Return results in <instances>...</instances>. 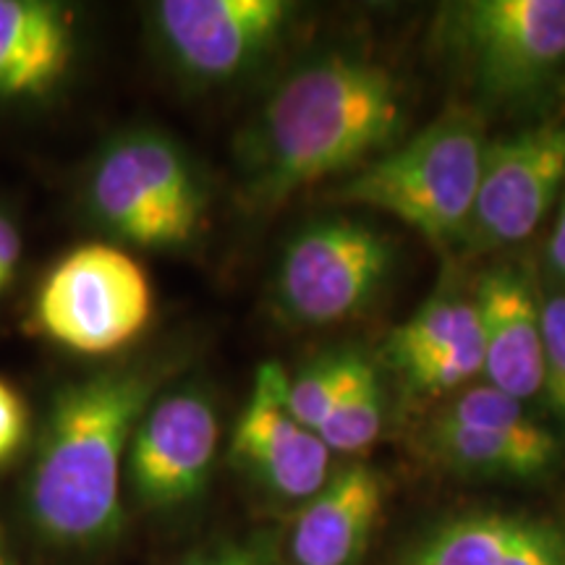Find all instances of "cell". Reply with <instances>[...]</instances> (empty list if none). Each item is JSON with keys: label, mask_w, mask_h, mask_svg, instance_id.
Masks as SVG:
<instances>
[{"label": "cell", "mask_w": 565, "mask_h": 565, "mask_svg": "<svg viewBox=\"0 0 565 565\" xmlns=\"http://www.w3.org/2000/svg\"><path fill=\"white\" fill-rule=\"evenodd\" d=\"M74 58L71 13L45 0H0V100L58 87Z\"/></svg>", "instance_id": "obj_16"}, {"label": "cell", "mask_w": 565, "mask_h": 565, "mask_svg": "<svg viewBox=\"0 0 565 565\" xmlns=\"http://www.w3.org/2000/svg\"><path fill=\"white\" fill-rule=\"evenodd\" d=\"M542 393L565 422V294L540 299Z\"/></svg>", "instance_id": "obj_20"}, {"label": "cell", "mask_w": 565, "mask_h": 565, "mask_svg": "<svg viewBox=\"0 0 565 565\" xmlns=\"http://www.w3.org/2000/svg\"><path fill=\"white\" fill-rule=\"evenodd\" d=\"M487 385L526 401L542 393V320L532 280L515 267H494L477 282Z\"/></svg>", "instance_id": "obj_14"}, {"label": "cell", "mask_w": 565, "mask_h": 565, "mask_svg": "<svg viewBox=\"0 0 565 565\" xmlns=\"http://www.w3.org/2000/svg\"><path fill=\"white\" fill-rule=\"evenodd\" d=\"M186 565H270L263 553L252 547H223L212 555H202Z\"/></svg>", "instance_id": "obj_23"}, {"label": "cell", "mask_w": 565, "mask_h": 565, "mask_svg": "<svg viewBox=\"0 0 565 565\" xmlns=\"http://www.w3.org/2000/svg\"><path fill=\"white\" fill-rule=\"evenodd\" d=\"M160 383L158 366H121L58 393L30 482L40 532L61 545H97L118 532L126 454Z\"/></svg>", "instance_id": "obj_2"}, {"label": "cell", "mask_w": 565, "mask_h": 565, "mask_svg": "<svg viewBox=\"0 0 565 565\" xmlns=\"http://www.w3.org/2000/svg\"><path fill=\"white\" fill-rule=\"evenodd\" d=\"M565 192V124H540L487 141L463 242L494 252L526 242Z\"/></svg>", "instance_id": "obj_8"}, {"label": "cell", "mask_w": 565, "mask_h": 565, "mask_svg": "<svg viewBox=\"0 0 565 565\" xmlns=\"http://www.w3.org/2000/svg\"><path fill=\"white\" fill-rule=\"evenodd\" d=\"M215 406L200 391H175L154 398L129 445V475L147 505H181L204 490L215 461Z\"/></svg>", "instance_id": "obj_12"}, {"label": "cell", "mask_w": 565, "mask_h": 565, "mask_svg": "<svg viewBox=\"0 0 565 565\" xmlns=\"http://www.w3.org/2000/svg\"><path fill=\"white\" fill-rule=\"evenodd\" d=\"M294 13L286 0H162L158 32L173 61L204 82L233 79L278 42Z\"/></svg>", "instance_id": "obj_10"}, {"label": "cell", "mask_w": 565, "mask_h": 565, "mask_svg": "<svg viewBox=\"0 0 565 565\" xmlns=\"http://www.w3.org/2000/svg\"><path fill=\"white\" fill-rule=\"evenodd\" d=\"M395 565H565V526L511 511H466L422 534Z\"/></svg>", "instance_id": "obj_13"}, {"label": "cell", "mask_w": 565, "mask_h": 565, "mask_svg": "<svg viewBox=\"0 0 565 565\" xmlns=\"http://www.w3.org/2000/svg\"><path fill=\"white\" fill-rule=\"evenodd\" d=\"M484 150L477 113L450 108L416 137L353 171L338 200L387 212L435 244L463 242Z\"/></svg>", "instance_id": "obj_3"}, {"label": "cell", "mask_w": 565, "mask_h": 565, "mask_svg": "<svg viewBox=\"0 0 565 565\" xmlns=\"http://www.w3.org/2000/svg\"><path fill=\"white\" fill-rule=\"evenodd\" d=\"M21 259V236L9 217L0 215V294L11 286Z\"/></svg>", "instance_id": "obj_22"}, {"label": "cell", "mask_w": 565, "mask_h": 565, "mask_svg": "<svg viewBox=\"0 0 565 565\" xmlns=\"http://www.w3.org/2000/svg\"><path fill=\"white\" fill-rule=\"evenodd\" d=\"M380 429H383V385L374 364L362 356L349 391L317 429V437L328 445L330 454L359 456L372 448Z\"/></svg>", "instance_id": "obj_18"}, {"label": "cell", "mask_w": 565, "mask_h": 565, "mask_svg": "<svg viewBox=\"0 0 565 565\" xmlns=\"http://www.w3.org/2000/svg\"><path fill=\"white\" fill-rule=\"evenodd\" d=\"M550 265L557 273V278L565 282V192L561 196V210H557V221L553 228V236H550Z\"/></svg>", "instance_id": "obj_24"}, {"label": "cell", "mask_w": 565, "mask_h": 565, "mask_svg": "<svg viewBox=\"0 0 565 565\" xmlns=\"http://www.w3.org/2000/svg\"><path fill=\"white\" fill-rule=\"evenodd\" d=\"M427 450L448 469L492 479L545 477L563 454L545 424L492 385L458 393L429 424Z\"/></svg>", "instance_id": "obj_9"}, {"label": "cell", "mask_w": 565, "mask_h": 565, "mask_svg": "<svg viewBox=\"0 0 565 565\" xmlns=\"http://www.w3.org/2000/svg\"><path fill=\"white\" fill-rule=\"evenodd\" d=\"M0 565H11V561H9V557H6L3 550H0Z\"/></svg>", "instance_id": "obj_25"}, {"label": "cell", "mask_w": 565, "mask_h": 565, "mask_svg": "<svg viewBox=\"0 0 565 565\" xmlns=\"http://www.w3.org/2000/svg\"><path fill=\"white\" fill-rule=\"evenodd\" d=\"M404 126V92L377 63L328 55L294 71L249 134V186L280 204L309 183L362 168L391 150Z\"/></svg>", "instance_id": "obj_1"}, {"label": "cell", "mask_w": 565, "mask_h": 565, "mask_svg": "<svg viewBox=\"0 0 565 565\" xmlns=\"http://www.w3.org/2000/svg\"><path fill=\"white\" fill-rule=\"evenodd\" d=\"M359 362L362 353L356 351L333 353L309 366L296 380H288V412L294 419L317 435V429L349 391Z\"/></svg>", "instance_id": "obj_19"}, {"label": "cell", "mask_w": 565, "mask_h": 565, "mask_svg": "<svg viewBox=\"0 0 565 565\" xmlns=\"http://www.w3.org/2000/svg\"><path fill=\"white\" fill-rule=\"evenodd\" d=\"M288 380L278 362L259 366L233 429L231 456L267 492L307 503L333 475V454L288 412Z\"/></svg>", "instance_id": "obj_11"}, {"label": "cell", "mask_w": 565, "mask_h": 565, "mask_svg": "<svg viewBox=\"0 0 565 565\" xmlns=\"http://www.w3.org/2000/svg\"><path fill=\"white\" fill-rule=\"evenodd\" d=\"M34 315L42 333L84 356H105L131 343L152 317V286L129 254L87 244L53 267Z\"/></svg>", "instance_id": "obj_6"}, {"label": "cell", "mask_w": 565, "mask_h": 565, "mask_svg": "<svg viewBox=\"0 0 565 565\" xmlns=\"http://www.w3.org/2000/svg\"><path fill=\"white\" fill-rule=\"evenodd\" d=\"M89 207L124 242L173 249L200 231L204 192L192 162L171 139L134 131L97 158L89 175Z\"/></svg>", "instance_id": "obj_4"}, {"label": "cell", "mask_w": 565, "mask_h": 565, "mask_svg": "<svg viewBox=\"0 0 565 565\" xmlns=\"http://www.w3.org/2000/svg\"><path fill=\"white\" fill-rule=\"evenodd\" d=\"M445 45L498 100L526 97L565 68V0H466L443 9Z\"/></svg>", "instance_id": "obj_5"}, {"label": "cell", "mask_w": 565, "mask_h": 565, "mask_svg": "<svg viewBox=\"0 0 565 565\" xmlns=\"http://www.w3.org/2000/svg\"><path fill=\"white\" fill-rule=\"evenodd\" d=\"M475 333H479L475 299L440 294L424 303L412 320L393 330L391 341L385 345V359L395 374H404L424 359L435 356Z\"/></svg>", "instance_id": "obj_17"}, {"label": "cell", "mask_w": 565, "mask_h": 565, "mask_svg": "<svg viewBox=\"0 0 565 565\" xmlns=\"http://www.w3.org/2000/svg\"><path fill=\"white\" fill-rule=\"evenodd\" d=\"M383 505L385 482L374 466L351 461L333 471L296 515L294 565H362Z\"/></svg>", "instance_id": "obj_15"}, {"label": "cell", "mask_w": 565, "mask_h": 565, "mask_svg": "<svg viewBox=\"0 0 565 565\" xmlns=\"http://www.w3.org/2000/svg\"><path fill=\"white\" fill-rule=\"evenodd\" d=\"M391 265V242L372 225L349 217L312 223L280 257V309L309 328L343 322L380 294Z\"/></svg>", "instance_id": "obj_7"}, {"label": "cell", "mask_w": 565, "mask_h": 565, "mask_svg": "<svg viewBox=\"0 0 565 565\" xmlns=\"http://www.w3.org/2000/svg\"><path fill=\"white\" fill-rule=\"evenodd\" d=\"M26 427H30V414L24 401L9 383L0 380V463L17 454L26 437Z\"/></svg>", "instance_id": "obj_21"}]
</instances>
